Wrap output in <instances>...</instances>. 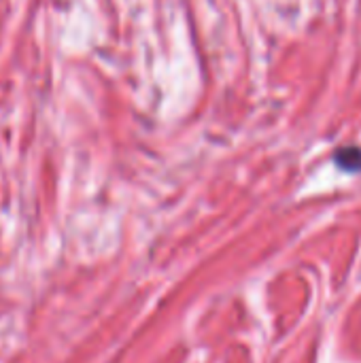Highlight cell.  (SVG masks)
Wrapping results in <instances>:
<instances>
[{
    "mask_svg": "<svg viewBox=\"0 0 361 363\" xmlns=\"http://www.w3.org/2000/svg\"><path fill=\"white\" fill-rule=\"evenodd\" d=\"M336 164L347 170V172H357L361 168V149L360 147H345V149H338L336 155H334Z\"/></svg>",
    "mask_w": 361,
    "mask_h": 363,
    "instance_id": "obj_1",
    "label": "cell"
}]
</instances>
